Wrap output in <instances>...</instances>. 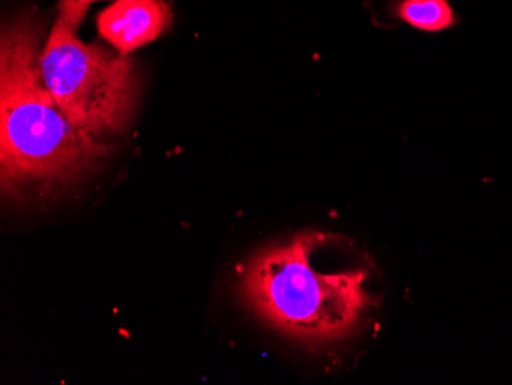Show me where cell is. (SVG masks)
<instances>
[{
	"instance_id": "6da1fadb",
	"label": "cell",
	"mask_w": 512,
	"mask_h": 385,
	"mask_svg": "<svg viewBox=\"0 0 512 385\" xmlns=\"http://www.w3.org/2000/svg\"><path fill=\"white\" fill-rule=\"evenodd\" d=\"M40 39L34 14H22L2 30L0 177L7 192L73 185L114 149L66 119L43 80Z\"/></svg>"
},
{
	"instance_id": "7a4b0ae2",
	"label": "cell",
	"mask_w": 512,
	"mask_h": 385,
	"mask_svg": "<svg viewBox=\"0 0 512 385\" xmlns=\"http://www.w3.org/2000/svg\"><path fill=\"white\" fill-rule=\"evenodd\" d=\"M335 235L304 232L256 254L241 270V297L270 327L307 346L358 332L375 304L365 264L324 260Z\"/></svg>"
},
{
	"instance_id": "3957f363",
	"label": "cell",
	"mask_w": 512,
	"mask_h": 385,
	"mask_svg": "<svg viewBox=\"0 0 512 385\" xmlns=\"http://www.w3.org/2000/svg\"><path fill=\"white\" fill-rule=\"evenodd\" d=\"M43 80L66 119L97 139L123 134L134 116L140 82L134 62L57 19L40 56Z\"/></svg>"
},
{
	"instance_id": "277c9868",
	"label": "cell",
	"mask_w": 512,
	"mask_h": 385,
	"mask_svg": "<svg viewBox=\"0 0 512 385\" xmlns=\"http://www.w3.org/2000/svg\"><path fill=\"white\" fill-rule=\"evenodd\" d=\"M169 24L165 0H117L97 17L100 36L122 56L154 42Z\"/></svg>"
},
{
	"instance_id": "5b68a950",
	"label": "cell",
	"mask_w": 512,
	"mask_h": 385,
	"mask_svg": "<svg viewBox=\"0 0 512 385\" xmlns=\"http://www.w3.org/2000/svg\"><path fill=\"white\" fill-rule=\"evenodd\" d=\"M396 14L405 24L425 31H440L454 24V14L447 0H402Z\"/></svg>"
},
{
	"instance_id": "8992f818",
	"label": "cell",
	"mask_w": 512,
	"mask_h": 385,
	"mask_svg": "<svg viewBox=\"0 0 512 385\" xmlns=\"http://www.w3.org/2000/svg\"><path fill=\"white\" fill-rule=\"evenodd\" d=\"M94 2H100V0H59V17L57 19L77 30L85 19L88 8Z\"/></svg>"
}]
</instances>
